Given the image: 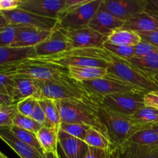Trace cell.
<instances>
[{"label":"cell","mask_w":158,"mask_h":158,"mask_svg":"<svg viewBox=\"0 0 158 158\" xmlns=\"http://www.w3.org/2000/svg\"><path fill=\"white\" fill-rule=\"evenodd\" d=\"M84 100L100 119L106 127L110 140L116 148H120L127 143L135 133L145 130L136 124L130 116L120 114L102 106L89 94Z\"/></svg>","instance_id":"6da1fadb"},{"label":"cell","mask_w":158,"mask_h":158,"mask_svg":"<svg viewBox=\"0 0 158 158\" xmlns=\"http://www.w3.org/2000/svg\"><path fill=\"white\" fill-rule=\"evenodd\" d=\"M37 58L64 68L90 66L107 69L112 61V54L103 47L73 48L60 53Z\"/></svg>","instance_id":"7a4b0ae2"},{"label":"cell","mask_w":158,"mask_h":158,"mask_svg":"<svg viewBox=\"0 0 158 158\" xmlns=\"http://www.w3.org/2000/svg\"><path fill=\"white\" fill-rule=\"evenodd\" d=\"M62 123H77L98 129L108 137L106 127L84 100H55Z\"/></svg>","instance_id":"3957f363"},{"label":"cell","mask_w":158,"mask_h":158,"mask_svg":"<svg viewBox=\"0 0 158 158\" xmlns=\"http://www.w3.org/2000/svg\"><path fill=\"white\" fill-rule=\"evenodd\" d=\"M15 72L18 76L45 82L61 83L73 80L69 77L67 68L43 61L37 57L19 62Z\"/></svg>","instance_id":"277c9868"},{"label":"cell","mask_w":158,"mask_h":158,"mask_svg":"<svg viewBox=\"0 0 158 158\" xmlns=\"http://www.w3.org/2000/svg\"><path fill=\"white\" fill-rule=\"evenodd\" d=\"M107 73L146 93L158 90V83L150 74L134 66L128 60L114 55Z\"/></svg>","instance_id":"5b68a950"},{"label":"cell","mask_w":158,"mask_h":158,"mask_svg":"<svg viewBox=\"0 0 158 158\" xmlns=\"http://www.w3.org/2000/svg\"><path fill=\"white\" fill-rule=\"evenodd\" d=\"M89 95L95 97H102L110 94L121 93H140L147 94L144 91L134 87L123 80L108 73L102 78L80 83Z\"/></svg>","instance_id":"8992f818"},{"label":"cell","mask_w":158,"mask_h":158,"mask_svg":"<svg viewBox=\"0 0 158 158\" xmlns=\"http://www.w3.org/2000/svg\"><path fill=\"white\" fill-rule=\"evenodd\" d=\"M88 94L80 83L71 80L66 82H50L40 80L39 99L46 98L53 100H84Z\"/></svg>","instance_id":"52a82bcc"},{"label":"cell","mask_w":158,"mask_h":158,"mask_svg":"<svg viewBox=\"0 0 158 158\" xmlns=\"http://www.w3.org/2000/svg\"><path fill=\"white\" fill-rule=\"evenodd\" d=\"M145 94L140 93H121L102 97H91L102 106L131 117L144 106L143 97Z\"/></svg>","instance_id":"ba28073f"},{"label":"cell","mask_w":158,"mask_h":158,"mask_svg":"<svg viewBox=\"0 0 158 158\" xmlns=\"http://www.w3.org/2000/svg\"><path fill=\"white\" fill-rule=\"evenodd\" d=\"M103 0H88L86 3L58 18V26L65 29L88 27L89 22L101 6Z\"/></svg>","instance_id":"9c48e42d"},{"label":"cell","mask_w":158,"mask_h":158,"mask_svg":"<svg viewBox=\"0 0 158 158\" xmlns=\"http://www.w3.org/2000/svg\"><path fill=\"white\" fill-rule=\"evenodd\" d=\"M10 25L27 26L45 30H52L58 24L56 19L40 16L23 9H15L10 11H2Z\"/></svg>","instance_id":"30bf717a"},{"label":"cell","mask_w":158,"mask_h":158,"mask_svg":"<svg viewBox=\"0 0 158 158\" xmlns=\"http://www.w3.org/2000/svg\"><path fill=\"white\" fill-rule=\"evenodd\" d=\"M103 5L113 15L125 23L147 10L149 6V1L103 0Z\"/></svg>","instance_id":"8fae6325"},{"label":"cell","mask_w":158,"mask_h":158,"mask_svg":"<svg viewBox=\"0 0 158 158\" xmlns=\"http://www.w3.org/2000/svg\"><path fill=\"white\" fill-rule=\"evenodd\" d=\"M65 32L72 49L103 47V44L107 41V36L89 27L80 29H65Z\"/></svg>","instance_id":"7c38bea8"},{"label":"cell","mask_w":158,"mask_h":158,"mask_svg":"<svg viewBox=\"0 0 158 158\" xmlns=\"http://www.w3.org/2000/svg\"><path fill=\"white\" fill-rule=\"evenodd\" d=\"M36 57L47 56L72 49L66 37L65 29L57 26L46 40L35 47Z\"/></svg>","instance_id":"4fadbf2b"},{"label":"cell","mask_w":158,"mask_h":158,"mask_svg":"<svg viewBox=\"0 0 158 158\" xmlns=\"http://www.w3.org/2000/svg\"><path fill=\"white\" fill-rule=\"evenodd\" d=\"M65 0H21L19 9L57 19L64 6Z\"/></svg>","instance_id":"5bb4252c"},{"label":"cell","mask_w":158,"mask_h":158,"mask_svg":"<svg viewBox=\"0 0 158 158\" xmlns=\"http://www.w3.org/2000/svg\"><path fill=\"white\" fill-rule=\"evenodd\" d=\"M124 22L113 15L103 5V0L100 9L89 22L88 27L99 33L108 36L113 31L122 28Z\"/></svg>","instance_id":"9a60e30c"},{"label":"cell","mask_w":158,"mask_h":158,"mask_svg":"<svg viewBox=\"0 0 158 158\" xmlns=\"http://www.w3.org/2000/svg\"><path fill=\"white\" fill-rule=\"evenodd\" d=\"M52 30H45L32 26H19L16 38L11 47H35V46L46 40Z\"/></svg>","instance_id":"2e32d148"},{"label":"cell","mask_w":158,"mask_h":158,"mask_svg":"<svg viewBox=\"0 0 158 158\" xmlns=\"http://www.w3.org/2000/svg\"><path fill=\"white\" fill-rule=\"evenodd\" d=\"M0 139L10 147L21 158H43L44 154L19 140L9 127H0Z\"/></svg>","instance_id":"e0dca14e"},{"label":"cell","mask_w":158,"mask_h":158,"mask_svg":"<svg viewBox=\"0 0 158 158\" xmlns=\"http://www.w3.org/2000/svg\"><path fill=\"white\" fill-rule=\"evenodd\" d=\"M123 27L137 32L158 31V12L148 6L144 12L125 22Z\"/></svg>","instance_id":"ac0fdd59"},{"label":"cell","mask_w":158,"mask_h":158,"mask_svg":"<svg viewBox=\"0 0 158 158\" xmlns=\"http://www.w3.org/2000/svg\"><path fill=\"white\" fill-rule=\"evenodd\" d=\"M40 89V80L29 77L14 76V86L12 98L14 103L30 97L39 98Z\"/></svg>","instance_id":"d6986e66"},{"label":"cell","mask_w":158,"mask_h":158,"mask_svg":"<svg viewBox=\"0 0 158 158\" xmlns=\"http://www.w3.org/2000/svg\"><path fill=\"white\" fill-rule=\"evenodd\" d=\"M58 143L62 150L63 158H84L88 146L83 140L74 137L60 130Z\"/></svg>","instance_id":"ffe728a7"},{"label":"cell","mask_w":158,"mask_h":158,"mask_svg":"<svg viewBox=\"0 0 158 158\" xmlns=\"http://www.w3.org/2000/svg\"><path fill=\"white\" fill-rule=\"evenodd\" d=\"M35 57H36V52L34 47H0V66H7Z\"/></svg>","instance_id":"44dd1931"},{"label":"cell","mask_w":158,"mask_h":158,"mask_svg":"<svg viewBox=\"0 0 158 158\" xmlns=\"http://www.w3.org/2000/svg\"><path fill=\"white\" fill-rule=\"evenodd\" d=\"M142 39L138 32L122 27L113 31L107 36L106 42L113 45L134 47Z\"/></svg>","instance_id":"7402d4cb"},{"label":"cell","mask_w":158,"mask_h":158,"mask_svg":"<svg viewBox=\"0 0 158 158\" xmlns=\"http://www.w3.org/2000/svg\"><path fill=\"white\" fill-rule=\"evenodd\" d=\"M68 73L71 79L77 83L102 78L107 74V69L102 67H69Z\"/></svg>","instance_id":"603a6c76"},{"label":"cell","mask_w":158,"mask_h":158,"mask_svg":"<svg viewBox=\"0 0 158 158\" xmlns=\"http://www.w3.org/2000/svg\"><path fill=\"white\" fill-rule=\"evenodd\" d=\"M58 130L49 126H43L35 134L43 153L55 152L58 146Z\"/></svg>","instance_id":"cb8c5ba5"},{"label":"cell","mask_w":158,"mask_h":158,"mask_svg":"<svg viewBox=\"0 0 158 158\" xmlns=\"http://www.w3.org/2000/svg\"><path fill=\"white\" fill-rule=\"evenodd\" d=\"M83 141L88 147L103 151H111L116 148L106 134L94 127H91L87 131Z\"/></svg>","instance_id":"d4e9b609"},{"label":"cell","mask_w":158,"mask_h":158,"mask_svg":"<svg viewBox=\"0 0 158 158\" xmlns=\"http://www.w3.org/2000/svg\"><path fill=\"white\" fill-rule=\"evenodd\" d=\"M38 101L43 107L45 114H46V126L52 127L60 131L62 121L55 100L46 98H40L39 99Z\"/></svg>","instance_id":"484cf974"},{"label":"cell","mask_w":158,"mask_h":158,"mask_svg":"<svg viewBox=\"0 0 158 158\" xmlns=\"http://www.w3.org/2000/svg\"><path fill=\"white\" fill-rule=\"evenodd\" d=\"M131 117L136 124L144 129L153 128L158 124V110L153 108L143 106Z\"/></svg>","instance_id":"4316f807"},{"label":"cell","mask_w":158,"mask_h":158,"mask_svg":"<svg viewBox=\"0 0 158 158\" xmlns=\"http://www.w3.org/2000/svg\"><path fill=\"white\" fill-rule=\"evenodd\" d=\"M127 143L144 147L158 146V134L153 128L142 130L135 133Z\"/></svg>","instance_id":"83f0119b"},{"label":"cell","mask_w":158,"mask_h":158,"mask_svg":"<svg viewBox=\"0 0 158 158\" xmlns=\"http://www.w3.org/2000/svg\"><path fill=\"white\" fill-rule=\"evenodd\" d=\"M128 61L148 74L158 72V51L143 57H133Z\"/></svg>","instance_id":"f1b7e54d"},{"label":"cell","mask_w":158,"mask_h":158,"mask_svg":"<svg viewBox=\"0 0 158 158\" xmlns=\"http://www.w3.org/2000/svg\"><path fill=\"white\" fill-rule=\"evenodd\" d=\"M9 127V129H10L11 132H12L19 140L24 142V143H27V144L30 145V146L33 147L35 149L40 151V152L43 153V149H42L41 146H40L38 140H37L35 134L31 132V131L22 129V128L18 127L16 126H14V125H12V126ZM43 154H44V153H43Z\"/></svg>","instance_id":"f546056e"},{"label":"cell","mask_w":158,"mask_h":158,"mask_svg":"<svg viewBox=\"0 0 158 158\" xmlns=\"http://www.w3.org/2000/svg\"><path fill=\"white\" fill-rule=\"evenodd\" d=\"M103 48L106 49L112 55L123 59V60H129L135 56L134 47H131V46H117V45H113L106 42L103 44Z\"/></svg>","instance_id":"4dcf8cb0"},{"label":"cell","mask_w":158,"mask_h":158,"mask_svg":"<svg viewBox=\"0 0 158 158\" xmlns=\"http://www.w3.org/2000/svg\"><path fill=\"white\" fill-rule=\"evenodd\" d=\"M91 128L88 125L77 123H62L60 130L74 137L83 140L86 133Z\"/></svg>","instance_id":"1f68e13d"},{"label":"cell","mask_w":158,"mask_h":158,"mask_svg":"<svg viewBox=\"0 0 158 158\" xmlns=\"http://www.w3.org/2000/svg\"><path fill=\"white\" fill-rule=\"evenodd\" d=\"M12 125L22 128V129L31 131V132L34 133V134H36L40 131V128L43 127L40 123H37L36 121H35L33 119L31 118V117L22 115V114H19L18 112H17V114L14 117Z\"/></svg>","instance_id":"d6a6232c"},{"label":"cell","mask_w":158,"mask_h":158,"mask_svg":"<svg viewBox=\"0 0 158 158\" xmlns=\"http://www.w3.org/2000/svg\"><path fill=\"white\" fill-rule=\"evenodd\" d=\"M16 103L8 106H0V127H10L17 114Z\"/></svg>","instance_id":"836d02e7"},{"label":"cell","mask_w":158,"mask_h":158,"mask_svg":"<svg viewBox=\"0 0 158 158\" xmlns=\"http://www.w3.org/2000/svg\"><path fill=\"white\" fill-rule=\"evenodd\" d=\"M18 29L19 26L9 25L0 32V47L12 46L16 38Z\"/></svg>","instance_id":"e575fe53"},{"label":"cell","mask_w":158,"mask_h":158,"mask_svg":"<svg viewBox=\"0 0 158 158\" xmlns=\"http://www.w3.org/2000/svg\"><path fill=\"white\" fill-rule=\"evenodd\" d=\"M37 100L38 99L34 97H27L20 100L16 103L17 111L22 115L31 117Z\"/></svg>","instance_id":"d590c367"},{"label":"cell","mask_w":158,"mask_h":158,"mask_svg":"<svg viewBox=\"0 0 158 158\" xmlns=\"http://www.w3.org/2000/svg\"><path fill=\"white\" fill-rule=\"evenodd\" d=\"M134 50H135V56L134 57H143L157 52L158 48L151 43L142 40L140 43L134 46Z\"/></svg>","instance_id":"8d00e7d4"},{"label":"cell","mask_w":158,"mask_h":158,"mask_svg":"<svg viewBox=\"0 0 158 158\" xmlns=\"http://www.w3.org/2000/svg\"><path fill=\"white\" fill-rule=\"evenodd\" d=\"M31 118L33 119L35 121L40 123L42 126H46V114H45L44 110H43V107L41 106L40 103L37 100L35 106L34 107L33 112H32Z\"/></svg>","instance_id":"74e56055"},{"label":"cell","mask_w":158,"mask_h":158,"mask_svg":"<svg viewBox=\"0 0 158 158\" xmlns=\"http://www.w3.org/2000/svg\"><path fill=\"white\" fill-rule=\"evenodd\" d=\"M143 103L146 107L158 110V90L147 93L143 97Z\"/></svg>","instance_id":"f35d334b"},{"label":"cell","mask_w":158,"mask_h":158,"mask_svg":"<svg viewBox=\"0 0 158 158\" xmlns=\"http://www.w3.org/2000/svg\"><path fill=\"white\" fill-rule=\"evenodd\" d=\"M111 151H103L88 147L84 158H110V153Z\"/></svg>","instance_id":"ab89813d"},{"label":"cell","mask_w":158,"mask_h":158,"mask_svg":"<svg viewBox=\"0 0 158 158\" xmlns=\"http://www.w3.org/2000/svg\"><path fill=\"white\" fill-rule=\"evenodd\" d=\"M21 0H0V11H10L19 7Z\"/></svg>","instance_id":"60d3db41"},{"label":"cell","mask_w":158,"mask_h":158,"mask_svg":"<svg viewBox=\"0 0 158 158\" xmlns=\"http://www.w3.org/2000/svg\"><path fill=\"white\" fill-rule=\"evenodd\" d=\"M143 40L151 43L158 48V31L151 32H138Z\"/></svg>","instance_id":"b9f144b4"},{"label":"cell","mask_w":158,"mask_h":158,"mask_svg":"<svg viewBox=\"0 0 158 158\" xmlns=\"http://www.w3.org/2000/svg\"><path fill=\"white\" fill-rule=\"evenodd\" d=\"M12 104H15L12 97L0 93V106H8Z\"/></svg>","instance_id":"7bdbcfd3"},{"label":"cell","mask_w":158,"mask_h":158,"mask_svg":"<svg viewBox=\"0 0 158 158\" xmlns=\"http://www.w3.org/2000/svg\"><path fill=\"white\" fill-rule=\"evenodd\" d=\"M9 23L8 22V20L6 19V18L5 17V15H3L2 12H0V32L3 30V29H6L7 26H9Z\"/></svg>","instance_id":"ee69618b"},{"label":"cell","mask_w":158,"mask_h":158,"mask_svg":"<svg viewBox=\"0 0 158 158\" xmlns=\"http://www.w3.org/2000/svg\"><path fill=\"white\" fill-rule=\"evenodd\" d=\"M43 158H63V156L60 155L58 152V150L55 152L51 153H44Z\"/></svg>","instance_id":"f6af8a7d"},{"label":"cell","mask_w":158,"mask_h":158,"mask_svg":"<svg viewBox=\"0 0 158 158\" xmlns=\"http://www.w3.org/2000/svg\"><path fill=\"white\" fill-rule=\"evenodd\" d=\"M149 6L152 9L158 11V0H151L149 1Z\"/></svg>","instance_id":"bcb514c9"},{"label":"cell","mask_w":158,"mask_h":158,"mask_svg":"<svg viewBox=\"0 0 158 158\" xmlns=\"http://www.w3.org/2000/svg\"><path fill=\"white\" fill-rule=\"evenodd\" d=\"M110 158H118V155H117V148L113 149L112 151L110 153Z\"/></svg>","instance_id":"7dc6e473"},{"label":"cell","mask_w":158,"mask_h":158,"mask_svg":"<svg viewBox=\"0 0 158 158\" xmlns=\"http://www.w3.org/2000/svg\"><path fill=\"white\" fill-rule=\"evenodd\" d=\"M150 75H151V77L154 79V80H155L157 83H158V72L152 73H151Z\"/></svg>","instance_id":"c3c4849f"},{"label":"cell","mask_w":158,"mask_h":158,"mask_svg":"<svg viewBox=\"0 0 158 158\" xmlns=\"http://www.w3.org/2000/svg\"><path fill=\"white\" fill-rule=\"evenodd\" d=\"M0 158H9V157H7L4 154H2V152H0Z\"/></svg>","instance_id":"681fc988"},{"label":"cell","mask_w":158,"mask_h":158,"mask_svg":"<svg viewBox=\"0 0 158 158\" xmlns=\"http://www.w3.org/2000/svg\"><path fill=\"white\" fill-rule=\"evenodd\" d=\"M153 129H154V131H155L156 132H157V134H158V124L156 125V126H154V127H153Z\"/></svg>","instance_id":"f907efd6"},{"label":"cell","mask_w":158,"mask_h":158,"mask_svg":"<svg viewBox=\"0 0 158 158\" xmlns=\"http://www.w3.org/2000/svg\"><path fill=\"white\" fill-rule=\"evenodd\" d=\"M154 10H155V9H154ZM156 11H157V10H156ZM157 12H158V11H157Z\"/></svg>","instance_id":"816d5d0a"},{"label":"cell","mask_w":158,"mask_h":158,"mask_svg":"<svg viewBox=\"0 0 158 158\" xmlns=\"http://www.w3.org/2000/svg\"><path fill=\"white\" fill-rule=\"evenodd\" d=\"M0 12H1V11H0Z\"/></svg>","instance_id":"f5cc1de1"}]
</instances>
